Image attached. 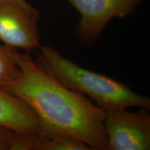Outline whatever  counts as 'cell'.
<instances>
[{"label": "cell", "instance_id": "cell-2", "mask_svg": "<svg viewBox=\"0 0 150 150\" xmlns=\"http://www.w3.org/2000/svg\"><path fill=\"white\" fill-rule=\"evenodd\" d=\"M38 65L67 88L85 95L105 112L131 107L150 108V99L106 75L84 68L51 46L39 47Z\"/></svg>", "mask_w": 150, "mask_h": 150}, {"label": "cell", "instance_id": "cell-6", "mask_svg": "<svg viewBox=\"0 0 150 150\" xmlns=\"http://www.w3.org/2000/svg\"><path fill=\"white\" fill-rule=\"evenodd\" d=\"M0 126L13 131L38 132L41 122L27 103L0 88Z\"/></svg>", "mask_w": 150, "mask_h": 150}, {"label": "cell", "instance_id": "cell-7", "mask_svg": "<svg viewBox=\"0 0 150 150\" xmlns=\"http://www.w3.org/2000/svg\"><path fill=\"white\" fill-rule=\"evenodd\" d=\"M24 150H91L76 138L41 124L38 132H25L22 136Z\"/></svg>", "mask_w": 150, "mask_h": 150}, {"label": "cell", "instance_id": "cell-4", "mask_svg": "<svg viewBox=\"0 0 150 150\" xmlns=\"http://www.w3.org/2000/svg\"><path fill=\"white\" fill-rule=\"evenodd\" d=\"M80 15L74 35L84 45L98 40L108 24L114 18L132 14L143 0H66Z\"/></svg>", "mask_w": 150, "mask_h": 150}, {"label": "cell", "instance_id": "cell-3", "mask_svg": "<svg viewBox=\"0 0 150 150\" xmlns=\"http://www.w3.org/2000/svg\"><path fill=\"white\" fill-rule=\"evenodd\" d=\"M40 14L27 0H0V41L29 53L39 48Z\"/></svg>", "mask_w": 150, "mask_h": 150}, {"label": "cell", "instance_id": "cell-8", "mask_svg": "<svg viewBox=\"0 0 150 150\" xmlns=\"http://www.w3.org/2000/svg\"><path fill=\"white\" fill-rule=\"evenodd\" d=\"M16 48L0 45V88L4 89L18 76L19 67L14 58Z\"/></svg>", "mask_w": 150, "mask_h": 150}, {"label": "cell", "instance_id": "cell-9", "mask_svg": "<svg viewBox=\"0 0 150 150\" xmlns=\"http://www.w3.org/2000/svg\"><path fill=\"white\" fill-rule=\"evenodd\" d=\"M13 132L10 129L0 126V150H9Z\"/></svg>", "mask_w": 150, "mask_h": 150}, {"label": "cell", "instance_id": "cell-1", "mask_svg": "<svg viewBox=\"0 0 150 150\" xmlns=\"http://www.w3.org/2000/svg\"><path fill=\"white\" fill-rule=\"evenodd\" d=\"M14 58L18 74L4 90L27 103L43 125L80 140L91 150H108L104 110L58 81L29 52L20 53L16 49Z\"/></svg>", "mask_w": 150, "mask_h": 150}, {"label": "cell", "instance_id": "cell-5", "mask_svg": "<svg viewBox=\"0 0 150 150\" xmlns=\"http://www.w3.org/2000/svg\"><path fill=\"white\" fill-rule=\"evenodd\" d=\"M145 108L106 112L104 120L108 150L150 149V114Z\"/></svg>", "mask_w": 150, "mask_h": 150}]
</instances>
